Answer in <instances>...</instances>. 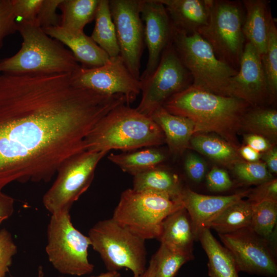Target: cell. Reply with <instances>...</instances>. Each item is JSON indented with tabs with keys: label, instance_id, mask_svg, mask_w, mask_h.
Instances as JSON below:
<instances>
[{
	"label": "cell",
	"instance_id": "1",
	"mask_svg": "<svg viewBox=\"0 0 277 277\" xmlns=\"http://www.w3.org/2000/svg\"><path fill=\"white\" fill-rule=\"evenodd\" d=\"M71 74H0V192L15 181H49L86 150L88 134L120 104Z\"/></svg>",
	"mask_w": 277,
	"mask_h": 277
},
{
	"label": "cell",
	"instance_id": "2",
	"mask_svg": "<svg viewBox=\"0 0 277 277\" xmlns=\"http://www.w3.org/2000/svg\"><path fill=\"white\" fill-rule=\"evenodd\" d=\"M163 107L192 122L194 134L214 133L239 149L237 135L244 115L252 106L238 98L191 85L170 97Z\"/></svg>",
	"mask_w": 277,
	"mask_h": 277
},
{
	"label": "cell",
	"instance_id": "3",
	"mask_svg": "<svg viewBox=\"0 0 277 277\" xmlns=\"http://www.w3.org/2000/svg\"><path fill=\"white\" fill-rule=\"evenodd\" d=\"M164 134L152 118L127 104L117 106L101 118L85 139L87 150H132L160 145Z\"/></svg>",
	"mask_w": 277,
	"mask_h": 277
},
{
	"label": "cell",
	"instance_id": "4",
	"mask_svg": "<svg viewBox=\"0 0 277 277\" xmlns=\"http://www.w3.org/2000/svg\"><path fill=\"white\" fill-rule=\"evenodd\" d=\"M20 49L0 60V74H72L81 66L72 52L34 24L18 22Z\"/></svg>",
	"mask_w": 277,
	"mask_h": 277
},
{
	"label": "cell",
	"instance_id": "5",
	"mask_svg": "<svg viewBox=\"0 0 277 277\" xmlns=\"http://www.w3.org/2000/svg\"><path fill=\"white\" fill-rule=\"evenodd\" d=\"M183 207L167 195L129 188L121 193L111 218L145 241L157 239L164 219Z\"/></svg>",
	"mask_w": 277,
	"mask_h": 277
},
{
	"label": "cell",
	"instance_id": "6",
	"mask_svg": "<svg viewBox=\"0 0 277 277\" xmlns=\"http://www.w3.org/2000/svg\"><path fill=\"white\" fill-rule=\"evenodd\" d=\"M173 45L191 74L192 86L226 96L229 81L236 74L237 70L219 60L209 44L197 32L186 34L175 31Z\"/></svg>",
	"mask_w": 277,
	"mask_h": 277
},
{
	"label": "cell",
	"instance_id": "7",
	"mask_svg": "<svg viewBox=\"0 0 277 277\" xmlns=\"http://www.w3.org/2000/svg\"><path fill=\"white\" fill-rule=\"evenodd\" d=\"M207 2L208 22L197 33L209 44L219 60L238 70L246 43L242 30L245 16L242 2Z\"/></svg>",
	"mask_w": 277,
	"mask_h": 277
},
{
	"label": "cell",
	"instance_id": "8",
	"mask_svg": "<svg viewBox=\"0 0 277 277\" xmlns=\"http://www.w3.org/2000/svg\"><path fill=\"white\" fill-rule=\"evenodd\" d=\"M88 236L108 271H118L126 268L133 276H137L146 270L145 241L112 218L97 222L89 230Z\"/></svg>",
	"mask_w": 277,
	"mask_h": 277
},
{
	"label": "cell",
	"instance_id": "9",
	"mask_svg": "<svg viewBox=\"0 0 277 277\" xmlns=\"http://www.w3.org/2000/svg\"><path fill=\"white\" fill-rule=\"evenodd\" d=\"M47 235L48 260L60 273L80 276L93 272L88 258L90 240L74 227L69 212L51 215Z\"/></svg>",
	"mask_w": 277,
	"mask_h": 277
},
{
	"label": "cell",
	"instance_id": "10",
	"mask_svg": "<svg viewBox=\"0 0 277 277\" xmlns=\"http://www.w3.org/2000/svg\"><path fill=\"white\" fill-rule=\"evenodd\" d=\"M107 153L86 150L63 163L43 197L44 206L51 215L70 212L73 204L90 187L98 162Z\"/></svg>",
	"mask_w": 277,
	"mask_h": 277
},
{
	"label": "cell",
	"instance_id": "11",
	"mask_svg": "<svg viewBox=\"0 0 277 277\" xmlns=\"http://www.w3.org/2000/svg\"><path fill=\"white\" fill-rule=\"evenodd\" d=\"M140 82L142 97L136 109L149 116L170 97L192 84L191 74L179 58L173 41L164 51L154 71Z\"/></svg>",
	"mask_w": 277,
	"mask_h": 277
},
{
	"label": "cell",
	"instance_id": "12",
	"mask_svg": "<svg viewBox=\"0 0 277 277\" xmlns=\"http://www.w3.org/2000/svg\"><path fill=\"white\" fill-rule=\"evenodd\" d=\"M120 55L133 75L140 78L143 52L144 25L140 14V0H110Z\"/></svg>",
	"mask_w": 277,
	"mask_h": 277
},
{
	"label": "cell",
	"instance_id": "13",
	"mask_svg": "<svg viewBox=\"0 0 277 277\" xmlns=\"http://www.w3.org/2000/svg\"><path fill=\"white\" fill-rule=\"evenodd\" d=\"M230 252L239 271L267 277L277 275V263L271 242L246 228L218 234Z\"/></svg>",
	"mask_w": 277,
	"mask_h": 277
},
{
	"label": "cell",
	"instance_id": "14",
	"mask_svg": "<svg viewBox=\"0 0 277 277\" xmlns=\"http://www.w3.org/2000/svg\"><path fill=\"white\" fill-rule=\"evenodd\" d=\"M78 86L107 95H123L129 105L140 94V81L127 67L122 57H110L105 64L97 67H81L72 74Z\"/></svg>",
	"mask_w": 277,
	"mask_h": 277
},
{
	"label": "cell",
	"instance_id": "15",
	"mask_svg": "<svg viewBox=\"0 0 277 277\" xmlns=\"http://www.w3.org/2000/svg\"><path fill=\"white\" fill-rule=\"evenodd\" d=\"M226 95L254 107L271 101L261 56L248 42L245 44L236 74L229 81Z\"/></svg>",
	"mask_w": 277,
	"mask_h": 277
},
{
	"label": "cell",
	"instance_id": "16",
	"mask_svg": "<svg viewBox=\"0 0 277 277\" xmlns=\"http://www.w3.org/2000/svg\"><path fill=\"white\" fill-rule=\"evenodd\" d=\"M140 14L144 22V36L148 58L140 81L149 76L157 67L175 30L164 6L159 0H140Z\"/></svg>",
	"mask_w": 277,
	"mask_h": 277
},
{
	"label": "cell",
	"instance_id": "17",
	"mask_svg": "<svg viewBox=\"0 0 277 277\" xmlns=\"http://www.w3.org/2000/svg\"><path fill=\"white\" fill-rule=\"evenodd\" d=\"M250 189L228 195H208L184 188L181 201L190 220L195 240L227 207L247 197Z\"/></svg>",
	"mask_w": 277,
	"mask_h": 277
},
{
	"label": "cell",
	"instance_id": "18",
	"mask_svg": "<svg viewBox=\"0 0 277 277\" xmlns=\"http://www.w3.org/2000/svg\"><path fill=\"white\" fill-rule=\"evenodd\" d=\"M43 29L49 36L68 47L76 60L82 64V67H100L110 59L108 54L84 32L73 33L60 26Z\"/></svg>",
	"mask_w": 277,
	"mask_h": 277
},
{
	"label": "cell",
	"instance_id": "19",
	"mask_svg": "<svg viewBox=\"0 0 277 277\" xmlns=\"http://www.w3.org/2000/svg\"><path fill=\"white\" fill-rule=\"evenodd\" d=\"M164 6L176 32L186 34L197 32L207 23V0H159Z\"/></svg>",
	"mask_w": 277,
	"mask_h": 277
},
{
	"label": "cell",
	"instance_id": "20",
	"mask_svg": "<svg viewBox=\"0 0 277 277\" xmlns=\"http://www.w3.org/2000/svg\"><path fill=\"white\" fill-rule=\"evenodd\" d=\"M157 240L175 251L193 255V244L196 240L190 216L184 207L164 219Z\"/></svg>",
	"mask_w": 277,
	"mask_h": 277
},
{
	"label": "cell",
	"instance_id": "21",
	"mask_svg": "<svg viewBox=\"0 0 277 277\" xmlns=\"http://www.w3.org/2000/svg\"><path fill=\"white\" fill-rule=\"evenodd\" d=\"M270 2L243 0L245 16L242 30L246 42L252 44L260 56L265 52L270 16Z\"/></svg>",
	"mask_w": 277,
	"mask_h": 277
},
{
	"label": "cell",
	"instance_id": "22",
	"mask_svg": "<svg viewBox=\"0 0 277 277\" xmlns=\"http://www.w3.org/2000/svg\"><path fill=\"white\" fill-rule=\"evenodd\" d=\"M150 117L162 130L170 150L181 154L190 146L194 134V125L190 120L168 112L163 106L155 110Z\"/></svg>",
	"mask_w": 277,
	"mask_h": 277
},
{
	"label": "cell",
	"instance_id": "23",
	"mask_svg": "<svg viewBox=\"0 0 277 277\" xmlns=\"http://www.w3.org/2000/svg\"><path fill=\"white\" fill-rule=\"evenodd\" d=\"M198 240L208 257L210 277H239V271L232 255L216 240L210 228L203 230Z\"/></svg>",
	"mask_w": 277,
	"mask_h": 277
},
{
	"label": "cell",
	"instance_id": "24",
	"mask_svg": "<svg viewBox=\"0 0 277 277\" xmlns=\"http://www.w3.org/2000/svg\"><path fill=\"white\" fill-rule=\"evenodd\" d=\"M133 176V189L165 194L181 201L184 187L178 176L169 171L157 166Z\"/></svg>",
	"mask_w": 277,
	"mask_h": 277
},
{
	"label": "cell",
	"instance_id": "25",
	"mask_svg": "<svg viewBox=\"0 0 277 277\" xmlns=\"http://www.w3.org/2000/svg\"><path fill=\"white\" fill-rule=\"evenodd\" d=\"M190 146L200 153L228 167H233L244 161L238 148L217 135L194 134L190 139Z\"/></svg>",
	"mask_w": 277,
	"mask_h": 277
},
{
	"label": "cell",
	"instance_id": "26",
	"mask_svg": "<svg viewBox=\"0 0 277 277\" xmlns=\"http://www.w3.org/2000/svg\"><path fill=\"white\" fill-rule=\"evenodd\" d=\"M100 0H62L60 26L73 33L84 32L85 26L94 19Z\"/></svg>",
	"mask_w": 277,
	"mask_h": 277
},
{
	"label": "cell",
	"instance_id": "27",
	"mask_svg": "<svg viewBox=\"0 0 277 277\" xmlns=\"http://www.w3.org/2000/svg\"><path fill=\"white\" fill-rule=\"evenodd\" d=\"M91 38L110 56L120 55L115 28L109 8V0H100Z\"/></svg>",
	"mask_w": 277,
	"mask_h": 277
},
{
	"label": "cell",
	"instance_id": "28",
	"mask_svg": "<svg viewBox=\"0 0 277 277\" xmlns=\"http://www.w3.org/2000/svg\"><path fill=\"white\" fill-rule=\"evenodd\" d=\"M252 205L242 199L227 207L211 223L218 234H227L250 227Z\"/></svg>",
	"mask_w": 277,
	"mask_h": 277
},
{
	"label": "cell",
	"instance_id": "29",
	"mask_svg": "<svg viewBox=\"0 0 277 277\" xmlns=\"http://www.w3.org/2000/svg\"><path fill=\"white\" fill-rule=\"evenodd\" d=\"M108 158L123 171L134 176L157 167L165 160V156L157 149L149 148L121 154L111 153Z\"/></svg>",
	"mask_w": 277,
	"mask_h": 277
},
{
	"label": "cell",
	"instance_id": "30",
	"mask_svg": "<svg viewBox=\"0 0 277 277\" xmlns=\"http://www.w3.org/2000/svg\"><path fill=\"white\" fill-rule=\"evenodd\" d=\"M251 108L244 116L241 129H243L249 134L261 135L270 142L276 141V110L260 107H255L252 109Z\"/></svg>",
	"mask_w": 277,
	"mask_h": 277
},
{
	"label": "cell",
	"instance_id": "31",
	"mask_svg": "<svg viewBox=\"0 0 277 277\" xmlns=\"http://www.w3.org/2000/svg\"><path fill=\"white\" fill-rule=\"evenodd\" d=\"M252 205L249 228L258 235L272 242L277 220V201H266Z\"/></svg>",
	"mask_w": 277,
	"mask_h": 277
},
{
	"label": "cell",
	"instance_id": "32",
	"mask_svg": "<svg viewBox=\"0 0 277 277\" xmlns=\"http://www.w3.org/2000/svg\"><path fill=\"white\" fill-rule=\"evenodd\" d=\"M261 58L271 101H273L277 94V28L272 15L269 19L266 50Z\"/></svg>",
	"mask_w": 277,
	"mask_h": 277
},
{
	"label": "cell",
	"instance_id": "33",
	"mask_svg": "<svg viewBox=\"0 0 277 277\" xmlns=\"http://www.w3.org/2000/svg\"><path fill=\"white\" fill-rule=\"evenodd\" d=\"M152 256L155 264L154 277H174L184 264L194 258L193 255L180 253L163 244Z\"/></svg>",
	"mask_w": 277,
	"mask_h": 277
},
{
	"label": "cell",
	"instance_id": "34",
	"mask_svg": "<svg viewBox=\"0 0 277 277\" xmlns=\"http://www.w3.org/2000/svg\"><path fill=\"white\" fill-rule=\"evenodd\" d=\"M237 179L247 185H256L272 179L266 164L260 161L248 162L243 161L232 167Z\"/></svg>",
	"mask_w": 277,
	"mask_h": 277
},
{
	"label": "cell",
	"instance_id": "35",
	"mask_svg": "<svg viewBox=\"0 0 277 277\" xmlns=\"http://www.w3.org/2000/svg\"><path fill=\"white\" fill-rule=\"evenodd\" d=\"M17 252V246L11 234L6 229L0 230V277H5L13 257Z\"/></svg>",
	"mask_w": 277,
	"mask_h": 277
},
{
	"label": "cell",
	"instance_id": "36",
	"mask_svg": "<svg viewBox=\"0 0 277 277\" xmlns=\"http://www.w3.org/2000/svg\"><path fill=\"white\" fill-rule=\"evenodd\" d=\"M16 20L12 0H0V49L5 38L17 31Z\"/></svg>",
	"mask_w": 277,
	"mask_h": 277
},
{
	"label": "cell",
	"instance_id": "37",
	"mask_svg": "<svg viewBox=\"0 0 277 277\" xmlns=\"http://www.w3.org/2000/svg\"><path fill=\"white\" fill-rule=\"evenodd\" d=\"M62 0H43L35 22L42 29L60 25L61 17L56 12Z\"/></svg>",
	"mask_w": 277,
	"mask_h": 277
},
{
	"label": "cell",
	"instance_id": "38",
	"mask_svg": "<svg viewBox=\"0 0 277 277\" xmlns=\"http://www.w3.org/2000/svg\"><path fill=\"white\" fill-rule=\"evenodd\" d=\"M43 0H12L13 9L16 18L21 22L34 24Z\"/></svg>",
	"mask_w": 277,
	"mask_h": 277
},
{
	"label": "cell",
	"instance_id": "39",
	"mask_svg": "<svg viewBox=\"0 0 277 277\" xmlns=\"http://www.w3.org/2000/svg\"><path fill=\"white\" fill-rule=\"evenodd\" d=\"M248 201L255 204L266 201H277V180L272 179L261 183L250 189L247 195Z\"/></svg>",
	"mask_w": 277,
	"mask_h": 277
},
{
	"label": "cell",
	"instance_id": "40",
	"mask_svg": "<svg viewBox=\"0 0 277 277\" xmlns=\"http://www.w3.org/2000/svg\"><path fill=\"white\" fill-rule=\"evenodd\" d=\"M206 179L208 189L213 191H226L230 189L233 185L227 172L216 167L211 169Z\"/></svg>",
	"mask_w": 277,
	"mask_h": 277
},
{
	"label": "cell",
	"instance_id": "41",
	"mask_svg": "<svg viewBox=\"0 0 277 277\" xmlns=\"http://www.w3.org/2000/svg\"><path fill=\"white\" fill-rule=\"evenodd\" d=\"M184 167L189 178L195 183H200L203 180L207 170L205 162L199 156L192 153L186 156Z\"/></svg>",
	"mask_w": 277,
	"mask_h": 277
},
{
	"label": "cell",
	"instance_id": "42",
	"mask_svg": "<svg viewBox=\"0 0 277 277\" xmlns=\"http://www.w3.org/2000/svg\"><path fill=\"white\" fill-rule=\"evenodd\" d=\"M247 145L261 153L270 149L274 145L265 137L254 134H249L245 136Z\"/></svg>",
	"mask_w": 277,
	"mask_h": 277
},
{
	"label": "cell",
	"instance_id": "43",
	"mask_svg": "<svg viewBox=\"0 0 277 277\" xmlns=\"http://www.w3.org/2000/svg\"><path fill=\"white\" fill-rule=\"evenodd\" d=\"M14 210V199L0 192V224L12 215Z\"/></svg>",
	"mask_w": 277,
	"mask_h": 277
},
{
	"label": "cell",
	"instance_id": "44",
	"mask_svg": "<svg viewBox=\"0 0 277 277\" xmlns=\"http://www.w3.org/2000/svg\"><path fill=\"white\" fill-rule=\"evenodd\" d=\"M261 157L264 161L268 170L271 173H277V149L273 146L268 150L263 152Z\"/></svg>",
	"mask_w": 277,
	"mask_h": 277
},
{
	"label": "cell",
	"instance_id": "45",
	"mask_svg": "<svg viewBox=\"0 0 277 277\" xmlns=\"http://www.w3.org/2000/svg\"><path fill=\"white\" fill-rule=\"evenodd\" d=\"M239 152L241 157L246 162L259 161L261 157V153L254 150L248 145L239 148Z\"/></svg>",
	"mask_w": 277,
	"mask_h": 277
},
{
	"label": "cell",
	"instance_id": "46",
	"mask_svg": "<svg viewBox=\"0 0 277 277\" xmlns=\"http://www.w3.org/2000/svg\"><path fill=\"white\" fill-rule=\"evenodd\" d=\"M155 268V261L152 256L145 271L139 275L133 276V277H154Z\"/></svg>",
	"mask_w": 277,
	"mask_h": 277
},
{
	"label": "cell",
	"instance_id": "47",
	"mask_svg": "<svg viewBox=\"0 0 277 277\" xmlns=\"http://www.w3.org/2000/svg\"><path fill=\"white\" fill-rule=\"evenodd\" d=\"M58 277H66L64 276H60ZM90 277H121L120 273L118 271H108L106 272L101 273L96 276H92Z\"/></svg>",
	"mask_w": 277,
	"mask_h": 277
},
{
	"label": "cell",
	"instance_id": "48",
	"mask_svg": "<svg viewBox=\"0 0 277 277\" xmlns=\"http://www.w3.org/2000/svg\"><path fill=\"white\" fill-rule=\"evenodd\" d=\"M44 271L42 266L40 265L37 269V277H44Z\"/></svg>",
	"mask_w": 277,
	"mask_h": 277
},
{
	"label": "cell",
	"instance_id": "49",
	"mask_svg": "<svg viewBox=\"0 0 277 277\" xmlns=\"http://www.w3.org/2000/svg\"><path fill=\"white\" fill-rule=\"evenodd\" d=\"M12 277H15V276H12Z\"/></svg>",
	"mask_w": 277,
	"mask_h": 277
}]
</instances>
